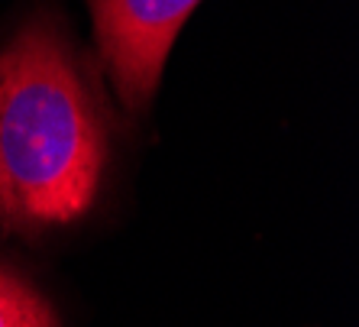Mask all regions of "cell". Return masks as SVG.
<instances>
[{"instance_id":"obj_3","label":"cell","mask_w":359,"mask_h":327,"mask_svg":"<svg viewBox=\"0 0 359 327\" xmlns=\"http://www.w3.org/2000/svg\"><path fill=\"white\" fill-rule=\"evenodd\" d=\"M0 327H55V318L33 288L0 272Z\"/></svg>"},{"instance_id":"obj_1","label":"cell","mask_w":359,"mask_h":327,"mask_svg":"<svg viewBox=\"0 0 359 327\" xmlns=\"http://www.w3.org/2000/svg\"><path fill=\"white\" fill-rule=\"evenodd\" d=\"M107 130L62 33L46 20L0 49V227L72 224L97 198Z\"/></svg>"},{"instance_id":"obj_2","label":"cell","mask_w":359,"mask_h":327,"mask_svg":"<svg viewBox=\"0 0 359 327\" xmlns=\"http://www.w3.org/2000/svg\"><path fill=\"white\" fill-rule=\"evenodd\" d=\"M94 39L120 101L142 110L159 88L162 68L184 20L201 0H88Z\"/></svg>"}]
</instances>
